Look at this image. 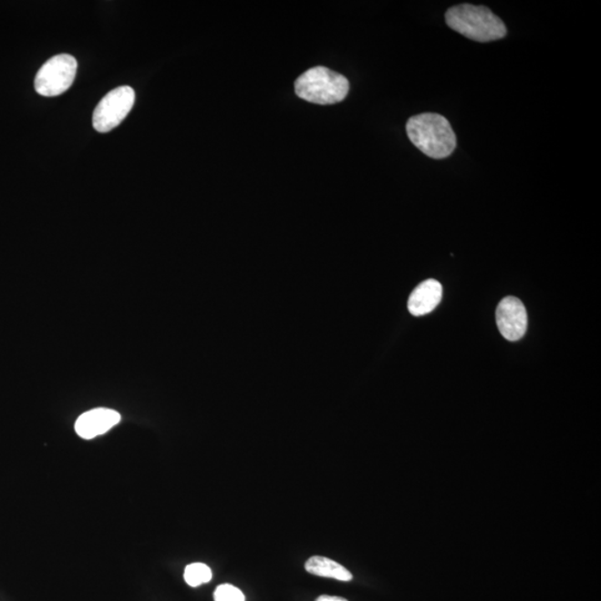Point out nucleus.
Returning <instances> with one entry per match:
<instances>
[{
	"label": "nucleus",
	"instance_id": "obj_10",
	"mask_svg": "<svg viewBox=\"0 0 601 601\" xmlns=\"http://www.w3.org/2000/svg\"><path fill=\"white\" fill-rule=\"evenodd\" d=\"M184 579L191 587H199L211 582L212 570L205 564H191L185 568Z\"/></svg>",
	"mask_w": 601,
	"mask_h": 601
},
{
	"label": "nucleus",
	"instance_id": "obj_7",
	"mask_svg": "<svg viewBox=\"0 0 601 601\" xmlns=\"http://www.w3.org/2000/svg\"><path fill=\"white\" fill-rule=\"evenodd\" d=\"M120 414L112 409L98 408L85 412L75 423V431L80 438L89 440L110 430L120 421Z\"/></svg>",
	"mask_w": 601,
	"mask_h": 601
},
{
	"label": "nucleus",
	"instance_id": "obj_11",
	"mask_svg": "<svg viewBox=\"0 0 601 601\" xmlns=\"http://www.w3.org/2000/svg\"><path fill=\"white\" fill-rule=\"evenodd\" d=\"M214 601H245V596L233 585L224 584L215 589Z\"/></svg>",
	"mask_w": 601,
	"mask_h": 601
},
{
	"label": "nucleus",
	"instance_id": "obj_4",
	"mask_svg": "<svg viewBox=\"0 0 601 601\" xmlns=\"http://www.w3.org/2000/svg\"><path fill=\"white\" fill-rule=\"evenodd\" d=\"M78 73V60L68 54L57 55L47 60L35 78V89L45 98H55L67 92Z\"/></svg>",
	"mask_w": 601,
	"mask_h": 601
},
{
	"label": "nucleus",
	"instance_id": "obj_5",
	"mask_svg": "<svg viewBox=\"0 0 601 601\" xmlns=\"http://www.w3.org/2000/svg\"><path fill=\"white\" fill-rule=\"evenodd\" d=\"M135 92L130 86H120L100 100L93 114V126L98 133H109L123 122L132 110Z\"/></svg>",
	"mask_w": 601,
	"mask_h": 601
},
{
	"label": "nucleus",
	"instance_id": "obj_8",
	"mask_svg": "<svg viewBox=\"0 0 601 601\" xmlns=\"http://www.w3.org/2000/svg\"><path fill=\"white\" fill-rule=\"evenodd\" d=\"M442 299V286L436 280H427L419 285L408 301V309L414 316L432 312Z\"/></svg>",
	"mask_w": 601,
	"mask_h": 601
},
{
	"label": "nucleus",
	"instance_id": "obj_9",
	"mask_svg": "<svg viewBox=\"0 0 601 601\" xmlns=\"http://www.w3.org/2000/svg\"><path fill=\"white\" fill-rule=\"evenodd\" d=\"M306 570L307 573L319 577L332 578L340 582H351L353 575L342 565L330 558L315 555L306 560Z\"/></svg>",
	"mask_w": 601,
	"mask_h": 601
},
{
	"label": "nucleus",
	"instance_id": "obj_2",
	"mask_svg": "<svg viewBox=\"0 0 601 601\" xmlns=\"http://www.w3.org/2000/svg\"><path fill=\"white\" fill-rule=\"evenodd\" d=\"M446 22L454 32L478 43L493 42L507 35L503 20L484 6L458 5L448 10Z\"/></svg>",
	"mask_w": 601,
	"mask_h": 601
},
{
	"label": "nucleus",
	"instance_id": "obj_12",
	"mask_svg": "<svg viewBox=\"0 0 601 601\" xmlns=\"http://www.w3.org/2000/svg\"><path fill=\"white\" fill-rule=\"evenodd\" d=\"M316 601H347L345 598L337 597V596H327L322 595L319 598H316Z\"/></svg>",
	"mask_w": 601,
	"mask_h": 601
},
{
	"label": "nucleus",
	"instance_id": "obj_1",
	"mask_svg": "<svg viewBox=\"0 0 601 601\" xmlns=\"http://www.w3.org/2000/svg\"><path fill=\"white\" fill-rule=\"evenodd\" d=\"M407 134L417 149L434 160L447 159L457 148V138L446 118L436 113L413 116Z\"/></svg>",
	"mask_w": 601,
	"mask_h": 601
},
{
	"label": "nucleus",
	"instance_id": "obj_6",
	"mask_svg": "<svg viewBox=\"0 0 601 601\" xmlns=\"http://www.w3.org/2000/svg\"><path fill=\"white\" fill-rule=\"evenodd\" d=\"M500 333L508 341L516 342L527 332L528 315L523 303L514 296L504 297L496 311Z\"/></svg>",
	"mask_w": 601,
	"mask_h": 601
},
{
	"label": "nucleus",
	"instance_id": "obj_3",
	"mask_svg": "<svg viewBox=\"0 0 601 601\" xmlns=\"http://www.w3.org/2000/svg\"><path fill=\"white\" fill-rule=\"evenodd\" d=\"M348 89L350 84L345 76L323 67L306 70L295 82V93L300 98L319 105L342 102Z\"/></svg>",
	"mask_w": 601,
	"mask_h": 601
}]
</instances>
